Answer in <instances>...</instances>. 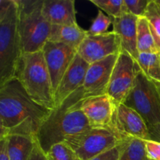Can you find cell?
I'll return each mask as SVG.
<instances>
[{"instance_id":"30bf717a","label":"cell","mask_w":160,"mask_h":160,"mask_svg":"<svg viewBox=\"0 0 160 160\" xmlns=\"http://www.w3.org/2000/svg\"><path fill=\"white\" fill-rule=\"evenodd\" d=\"M118 55H112L89 65L82 85L81 101L92 97L106 95Z\"/></svg>"},{"instance_id":"f546056e","label":"cell","mask_w":160,"mask_h":160,"mask_svg":"<svg viewBox=\"0 0 160 160\" xmlns=\"http://www.w3.org/2000/svg\"><path fill=\"white\" fill-rule=\"evenodd\" d=\"M148 140L160 143V123L155 127L148 128Z\"/></svg>"},{"instance_id":"d6986e66","label":"cell","mask_w":160,"mask_h":160,"mask_svg":"<svg viewBox=\"0 0 160 160\" xmlns=\"http://www.w3.org/2000/svg\"><path fill=\"white\" fill-rule=\"evenodd\" d=\"M138 50L140 53L159 52L156 47L149 23L145 17H139L138 20Z\"/></svg>"},{"instance_id":"4316f807","label":"cell","mask_w":160,"mask_h":160,"mask_svg":"<svg viewBox=\"0 0 160 160\" xmlns=\"http://www.w3.org/2000/svg\"><path fill=\"white\" fill-rule=\"evenodd\" d=\"M124 142L89 160H119L120 152H121Z\"/></svg>"},{"instance_id":"484cf974","label":"cell","mask_w":160,"mask_h":160,"mask_svg":"<svg viewBox=\"0 0 160 160\" xmlns=\"http://www.w3.org/2000/svg\"><path fill=\"white\" fill-rule=\"evenodd\" d=\"M150 0H124L126 13L137 17H143Z\"/></svg>"},{"instance_id":"44dd1931","label":"cell","mask_w":160,"mask_h":160,"mask_svg":"<svg viewBox=\"0 0 160 160\" xmlns=\"http://www.w3.org/2000/svg\"><path fill=\"white\" fill-rule=\"evenodd\" d=\"M119 160H151L147 155L145 141L134 138L126 140Z\"/></svg>"},{"instance_id":"5bb4252c","label":"cell","mask_w":160,"mask_h":160,"mask_svg":"<svg viewBox=\"0 0 160 160\" xmlns=\"http://www.w3.org/2000/svg\"><path fill=\"white\" fill-rule=\"evenodd\" d=\"M89 65L77 54L54 93L56 109L59 107L73 92L82 87Z\"/></svg>"},{"instance_id":"1f68e13d","label":"cell","mask_w":160,"mask_h":160,"mask_svg":"<svg viewBox=\"0 0 160 160\" xmlns=\"http://www.w3.org/2000/svg\"><path fill=\"white\" fill-rule=\"evenodd\" d=\"M156 85H157L158 88H159V92H160V84H156Z\"/></svg>"},{"instance_id":"3957f363","label":"cell","mask_w":160,"mask_h":160,"mask_svg":"<svg viewBox=\"0 0 160 160\" xmlns=\"http://www.w3.org/2000/svg\"><path fill=\"white\" fill-rule=\"evenodd\" d=\"M23 55L17 0H0V86L17 78Z\"/></svg>"},{"instance_id":"277c9868","label":"cell","mask_w":160,"mask_h":160,"mask_svg":"<svg viewBox=\"0 0 160 160\" xmlns=\"http://www.w3.org/2000/svg\"><path fill=\"white\" fill-rule=\"evenodd\" d=\"M17 78L34 102L51 110L56 109L51 77L42 51L22 55Z\"/></svg>"},{"instance_id":"4fadbf2b","label":"cell","mask_w":160,"mask_h":160,"mask_svg":"<svg viewBox=\"0 0 160 160\" xmlns=\"http://www.w3.org/2000/svg\"><path fill=\"white\" fill-rule=\"evenodd\" d=\"M112 126L123 137L148 140V128L136 111L124 104L116 105Z\"/></svg>"},{"instance_id":"9a60e30c","label":"cell","mask_w":160,"mask_h":160,"mask_svg":"<svg viewBox=\"0 0 160 160\" xmlns=\"http://www.w3.org/2000/svg\"><path fill=\"white\" fill-rule=\"evenodd\" d=\"M138 17L124 13L118 18L112 19V31L119 36L121 43V52H125L138 61Z\"/></svg>"},{"instance_id":"4dcf8cb0","label":"cell","mask_w":160,"mask_h":160,"mask_svg":"<svg viewBox=\"0 0 160 160\" xmlns=\"http://www.w3.org/2000/svg\"><path fill=\"white\" fill-rule=\"evenodd\" d=\"M0 160H9L6 137H0Z\"/></svg>"},{"instance_id":"2e32d148","label":"cell","mask_w":160,"mask_h":160,"mask_svg":"<svg viewBox=\"0 0 160 160\" xmlns=\"http://www.w3.org/2000/svg\"><path fill=\"white\" fill-rule=\"evenodd\" d=\"M42 12L52 25L78 24L74 0H43Z\"/></svg>"},{"instance_id":"8fae6325","label":"cell","mask_w":160,"mask_h":160,"mask_svg":"<svg viewBox=\"0 0 160 160\" xmlns=\"http://www.w3.org/2000/svg\"><path fill=\"white\" fill-rule=\"evenodd\" d=\"M45 62L51 77L54 93L62 77L78 54V51L61 43L47 42L42 48Z\"/></svg>"},{"instance_id":"9c48e42d","label":"cell","mask_w":160,"mask_h":160,"mask_svg":"<svg viewBox=\"0 0 160 160\" xmlns=\"http://www.w3.org/2000/svg\"><path fill=\"white\" fill-rule=\"evenodd\" d=\"M121 51L120 38L112 31L98 35L88 34L78 48V54L88 63L92 64L120 54Z\"/></svg>"},{"instance_id":"52a82bcc","label":"cell","mask_w":160,"mask_h":160,"mask_svg":"<svg viewBox=\"0 0 160 160\" xmlns=\"http://www.w3.org/2000/svg\"><path fill=\"white\" fill-rule=\"evenodd\" d=\"M123 104L136 111L148 128L160 123V92L156 83L148 79L142 71Z\"/></svg>"},{"instance_id":"8992f818","label":"cell","mask_w":160,"mask_h":160,"mask_svg":"<svg viewBox=\"0 0 160 160\" xmlns=\"http://www.w3.org/2000/svg\"><path fill=\"white\" fill-rule=\"evenodd\" d=\"M128 138L120 135L111 125L109 128H90L70 136L63 142L68 145L81 160H89Z\"/></svg>"},{"instance_id":"5b68a950","label":"cell","mask_w":160,"mask_h":160,"mask_svg":"<svg viewBox=\"0 0 160 160\" xmlns=\"http://www.w3.org/2000/svg\"><path fill=\"white\" fill-rule=\"evenodd\" d=\"M23 54L42 51L48 42L52 24L42 12L43 0H17Z\"/></svg>"},{"instance_id":"ffe728a7","label":"cell","mask_w":160,"mask_h":160,"mask_svg":"<svg viewBox=\"0 0 160 160\" xmlns=\"http://www.w3.org/2000/svg\"><path fill=\"white\" fill-rule=\"evenodd\" d=\"M137 62L148 79L160 84V52L140 53Z\"/></svg>"},{"instance_id":"83f0119b","label":"cell","mask_w":160,"mask_h":160,"mask_svg":"<svg viewBox=\"0 0 160 160\" xmlns=\"http://www.w3.org/2000/svg\"><path fill=\"white\" fill-rule=\"evenodd\" d=\"M147 155L151 160H160V143L155 141H145Z\"/></svg>"},{"instance_id":"7c38bea8","label":"cell","mask_w":160,"mask_h":160,"mask_svg":"<svg viewBox=\"0 0 160 160\" xmlns=\"http://www.w3.org/2000/svg\"><path fill=\"white\" fill-rule=\"evenodd\" d=\"M77 106L85 116L91 128H109L112 125L116 104L107 94L86 98L78 102Z\"/></svg>"},{"instance_id":"ba28073f","label":"cell","mask_w":160,"mask_h":160,"mask_svg":"<svg viewBox=\"0 0 160 160\" xmlns=\"http://www.w3.org/2000/svg\"><path fill=\"white\" fill-rule=\"evenodd\" d=\"M140 71L138 62L132 56L125 52L119 54L106 92L116 105L124 102Z\"/></svg>"},{"instance_id":"f1b7e54d","label":"cell","mask_w":160,"mask_h":160,"mask_svg":"<svg viewBox=\"0 0 160 160\" xmlns=\"http://www.w3.org/2000/svg\"><path fill=\"white\" fill-rule=\"evenodd\" d=\"M28 160H48L46 154L42 150V148H41L38 142H36L34 150H33L32 153H31Z\"/></svg>"},{"instance_id":"ac0fdd59","label":"cell","mask_w":160,"mask_h":160,"mask_svg":"<svg viewBox=\"0 0 160 160\" xmlns=\"http://www.w3.org/2000/svg\"><path fill=\"white\" fill-rule=\"evenodd\" d=\"M6 140L9 160H28L37 142L34 138L19 134L6 136Z\"/></svg>"},{"instance_id":"e0dca14e","label":"cell","mask_w":160,"mask_h":160,"mask_svg":"<svg viewBox=\"0 0 160 160\" xmlns=\"http://www.w3.org/2000/svg\"><path fill=\"white\" fill-rule=\"evenodd\" d=\"M88 34V30L83 29L78 24L52 25L48 41L63 44L78 51Z\"/></svg>"},{"instance_id":"603a6c76","label":"cell","mask_w":160,"mask_h":160,"mask_svg":"<svg viewBox=\"0 0 160 160\" xmlns=\"http://www.w3.org/2000/svg\"><path fill=\"white\" fill-rule=\"evenodd\" d=\"M90 2L106 12L112 19L126 13L124 0H90Z\"/></svg>"},{"instance_id":"cb8c5ba5","label":"cell","mask_w":160,"mask_h":160,"mask_svg":"<svg viewBox=\"0 0 160 160\" xmlns=\"http://www.w3.org/2000/svg\"><path fill=\"white\" fill-rule=\"evenodd\" d=\"M45 154L48 160H81L73 150L65 142L54 145Z\"/></svg>"},{"instance_id":"d4e9b609","label":"cell","mask_w":160,"mask_h":160,"mask_svg":"<svg viewBox=\"0 0 160 160\" xmlns=\"http://www.w3.org/2000/svg\"><path fill=\"white\" fill-rule=\"evenodd\" d=\"M111 23H112V18L106 15L102 10H98L96 17L92 20V25L88 30V34L89 35H98L106 33Z\"/></svg>"},{"instance_id":"7a4b0ae2","label":"cell","mask_w":160,"mask_h":160,"mask_svg":"<svg viewBox=\"0 0 160 160\" xmlns=\"http://www.w3.org/2000/svg\"><path fill=\"white\" fill-rule=\"evenodd\" d=\"M82 94V88H80L59 107L52 111L42 125L36 139L45 153L54 145L91 128L85 116L77 106L81 101Z\"/></svg>"},{"instance_id":"7402d4cb","label":"cell","mask_w":160,"mask_h":160,"mask_svg":"<svg viewBox=\"0 0 160 160\" xmlns=\"http://www.w3.org/2000/svg\"><path fill=\"white\" fill-rule=\"evenodd\" d=\"M144 17L149 23L156 47L160 52V0H150Z\"/></svg>"},{"instance_id":"6da1fadb","label":"cell","mask_w":160,"mask_h":160,"mask_svg":"<svg viewBox=\"0 0 160 160\" xmlns=\"http://www.w3.org/2000/svg\"><path fill=\"white\" fill-rule=\"evenodd\" d=\"M29 96L17 78L0 86V137L11 134L37 138L52 112Z\"/></svg>"}]
</instances>
